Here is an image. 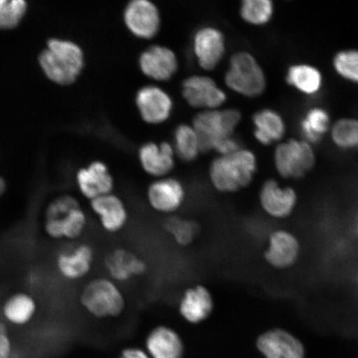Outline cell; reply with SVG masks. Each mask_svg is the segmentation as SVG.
Listing matches in <instances>:
<instances>
[{
  "mask_svg": "<svg viewBox=\"0 0 358 358\" xmlns=\"http://www.w3.org/2000/svg\"><path fill=\"white\" fill-rule=\"evenodd\" d=\"M80 303L97 317H115L124 310L125 302L122 291L114 280L96 278L85 286Z\"/></svg>",
  "mask_w": 358,
  "mask_h": 358,
  "instance_id": "5b68a950",
  "label": "cell"
},
{
  "mask_svg": "<svg viewBox=\"0 0 358 358\" xmlns=\"http://www.w3.org/2000/svg\"><path fill=\"white\" fill-rule=\"evenodd\" d=\"M48 78L61 85L75 82L83 67V53L73 43L52 39L39 58Z\"/></svg>",
  "mask_w": 358,
  "mask_h": 358,
  "instance_id": "7a4b0ae2",
  "label": "cell"
},
{
  "mask_svg": "<svg viewBox=\"0 0 358 358\" xmlns=\"http://www.w3.org/2000/svg\"><path fill=\"white\" fill-rule=\"evenodd\" d=\"M241 120V112L236 109L219 108L200 111L192 124L198 134L201 153L214 151L219 143L234 136Z\"/></svg>",
  "mask_w": 358,
  "mask_h": 358,
  "instance_id": "277c9868",
  "label": "cell"
},
{
  "mask_svg": "<svg viewBox=\"0 0 358 358\" xmlns=\"http://www.w3.org/2000/svg\"><path fill=\"white\" fill-rule=\"evenodd\" d=\"M78 189L85 199L91 201L113 192L115 179L105 162L92 161L87 166L80 168L76 174Z\"/></svg>",
  "mask_w": 358,
  "mask_h": 358,
  "instance_id": "5bb4252c",
  "label": "cell"
},
{
  "mask_svg": "<svg viewBox=\"0 0 358 358\" xmlns=\"http://www.w3.org/2000/svg\"><path fill=\"white\" fill-rule=\"evenodd\" d=\"M241 148L239 141L234 136H232L219 143L217 147L215 148L214 151H216L219 155H227L234 153Z\"/></svg>",
  "mask_w": 358,
  "mask_h": 358,
  "instance_id": "e575fe53",
  "label": "cell"
},
{
  "mask_svg": "<svg viewBox=\"0 0 358 358\" xmlns=\"http://www.w3.org/2000/svg\"><path fill=\"white\" fill-rule=\"evenodd\" d=\"M123 20L129 32L142 40L155 38L162 22L159 8L152 0H129L124 7Z\"/></svg>",
  "mask_w": 358,
  "mask_h": 358,
  "instance_id": "ba28073f",
  "label": "cell"
},
{
  "mask_svg": "<svg viewBox=\"0 0 358 358\" xmlns=\"http://www.w3.org/2000/svg\"><path fill=\"white\" fill-rule=\"evenodd\" d=\"M37 304L31 295L17 293L8 298L3 304V313L10 324L22 326L29 324L35 315Z\"/></svg>",
  "mask_w": 358,
  "mask_h": 358,
  "instance_id": "4316f807",
  "label": "cell"
},
{
  "mask_svg": "<svg viewBox=\"0 0 358 358\" xmlns=\"http://www.w3.org/2000/svg\"><path fill=\"white\" fill-rule=\"evenodd\" d=\"M187 192L178 178L164 177L155 179L147 189V200L155 211L172 214L185 204Z\"/></svg>",
  "mask_w": 358,
  "mask_h": 358,
  "instance_id": "7c38bea8",
  "label": "cell"
},
{
  "mask_svg": "<svg viewBox=\"0 0 358 358\" xmlns=\"http://www.w3.org/2000/svg\"><path fill=\"white\" fill-rule=\"evenodd\" d=\"M87 224V214L80 206L56 217L45 219L44 231L52 239L75 240L82 236Z\"/></svg>",
  "mask_w": 358,
  "mask_h": 358,
  "instance_id": "d6986e66",
  "label": "cell"
},
{
  "mask_svg": "<svg viewBox=\"0 0 358 358\" xmlns=\"http://www.w3.org/2000/svg\"><path fill=\"white\" fill-rule=\"evenodd\" d=\"M147 348L153 358H182L183 345L179 336L166 327L152 331L147 339Z\"/></svg>",
  "mask_w": 358,
  "mask_h": 358,
  "instance_id": "cb8c5ba5",
  "label": "cell"
},
{
  "mask_svg": "<svg viewBox=\"0 0 358 358\" xmlns=\"http://www.w3.org/2000/svg\"><path fill=\"white\" fill-rule=\"evenodd\" d=\"M315 151L306 141L289 140L275 148L274 164L277 173L284 178L299 179L315 167Z\"/></svg>",
  "mask_w": 358,
  "mask_h": 358,
  "instance_id": "8992f818",
  "label": "cell"
},
{
  "mask_svg": "<svg viewBox=\"0 0 358 358\" xmlns=\"http://www.w3.org/2000/svg\"><path fill=\"white\" fill-rule=\"evenodd\" d=\"M138 158L142 169L156 179L168 177L176 168V152L166 141L145 143L138 149Z\"/></svg>",
  "mask_w": 358,
  "mask_h": 358,
  "instance_id": "4fadbf2b",
  "label": "cell"
},
{
  "mask_svg": "<svg viewBox=\"0 0 358 358\" xmlns=\"http://www.w3.org/2000/svg\"><path fill=\"white\" fill-rule=\"evenodd\" d=\"M329 122V115L324 108L315 107L308 110L299 127L303 141L310 145L319 143L328 132Z\"/></svg>",
  "mask_w": 358,
  "mask_h": 358,
  "instance_id": "83f0119b",
  "label": "cell"
},
{
  "mask_svg": "<svg viewBox=\"0 0 358 358\" xmlns=\"http://www.w3.org/2000/svg\"><path fill=\"white\" fill-rule=\"evenodd\" d=\"M192 49L196 64L201 69L207 71H213L221 64L225 56V36L217 27H201L192 37Z\"/></svg>",
  "mask_w": 358,
  "mask_h": 358,
  "instance_id": "9c48e42d",
  "label": "cell"
},
{
  "mask_svg": "<svg viewBox=\"0 0 358 358\" xmlns=\"http://www.w3.org/2000/svg\"><path fill=\"white\" fill-rule=\"evenodd\" d=\"M259 201L268 217L284 219L294 212L298 196L292 187H282L275 179L271 178L263 183L259 190Z\"/></svg>",
  "mask_w": 358,
  "mask_h": 358,
  "instance_id": "9a60e30c",
  "label": "cell"
},
{
  "mask_svg": "<svg viewBox=\"0 0 358 358\" xmlns=\"http://www.w3.org/2000/svg\"><path fill=\"white\" fill-rule=\"evenodd\" d=\"M258 170L257 157L245 148L227 155H218L210 164L208 176L219 192L234 194L252 182Z\"/></svg>",
  "mask_w": 358,
  "mask_h": 358,
  "instance_id": "6da1fadb",
  "label": "cell"
},
{
  "mask_svg": "<svg viewBox=\"0 0 358 358\" xmlns=\"http://www.w3.org/2000/svg\"><path fill=\"white\" fill-rule=\"evenodd\" d=\"M7 190V182L6 179L0 176V199L6 194Z\"/></svg>",
  "mask_w": 358,
  "mask_h": 358,
  "instance_id": "8d00e7d4",
  "label": "cell"
},
{
  "mask_svg": "<svg viewBox=\"0 0 358 358\" xmlns=\"http://www.w3.org/2000/svg\"><path fill=\"white\" fill-rule=\"evenodd\" d=\"M120 358H150L146 353L140 350V349L131 348L127 349L122 353Z\"/></svg>",
  "mask_w": 358,
  "mask_h": 358,
  "instance_id": "d590c367",
  "label": "cell"
},
{
  "mask_svg": "<svg viewBox=\"0 0 358 358\" xmlns=\"http://www.w3.org/2000/svg\"><path fill=\"white\" fill-rule=\"evenodd\" d=\"M173 146L176 157L190 163L201 153L200 141L192 124H180L174 129Z\"/></svg>",
  "mask_w": 358,
  "mask_h": 358,
  "instance_id": "484cf974",
  "label": "cell"
},
{
  "mask_svg": "<svg viewBox=\"0 0 358 358\" xmlns=\"http://www.w3.org/2000/svg\"><path fill=\"white\" fill-rule=\"evenodd\" d=\"M240 15L250 25L263 26L268 24L274 13L272 0H241Z\"/></svg>",
  "mask_w": 358,
  "mask_h": 358,
  "instance_id": "f1b7e54d",
  "label": "cell"
},
{
  "mask_svg": "<svg viewBox=\"0 0 358 358\" xmlns=\"http://www.w3.org/2000/svg\"><path fill=\"white\" fill-rule=\"evenodd\" d=\"M105 266L112 280L118 282H127L147 271L146 263L142 259L122 248L115 249L107 256Z\"/></svg>",
  "mask_w": 358,
  "mask_h": 358,
  "instance_id": "ffe728a7",
  "label": "cell"
},
{
  "mask_svg": "<svg viewBox=\"0 0 358 358\" xmlns=\"http://www.w3.org/2000/svg\"><path fill=\"white\" fill-rule=\"evenodd\" d=\"M94 250L91 245L80 244L73 252H62L57 257V268L64 278L78 280L92 271Z\"/></svg>",
  "mask_w": 358,
  "mask_h": 358,
  "instance_id": "44dd1931",
  "label": "cell"
},
{
  "mask_svg": "<svg viewBox=\"0 0 358 358\" xmlns=\"http://www.w3.org/2000/svg\"><path fill=\"white\" fill-rule=\"evenodd\" d=\"M254 136L259 144L268 146L282 140L285 124L279 113L271 109H262L254 114Z\"/></svg>",
  "mask_w": 358,
  "mask_h": 358,
  "instance_id": "603a6c76",
  "label": "cell"
},
{
  "mask_svg": "<svg viewBox=\"0 0 358 358\" xmlns=\"http://www.w3.org/2000/svg\"><path fill=\"white\" fill-rule=\"evenodd\" d=\"M337 73L349 82L358 83V51L344 50L336 55L333 62Z\"/></svg>",
  "mask_w": 358,
  "mask_h": 358,
  "instance_id": "1f68e13d",
  "label": "cell"
},
{
  "mask_svg": "<svg viewBox=\"0 0 358 358\" xmlns=\"http://www.w3.org/2000/svg\"><path fill=\"white\" fill-rule=\"evenodd\" d=\"M182 96L187 105L200 111L222 108L227 100L226 92L207 75H192L185 79Z\"/></svg>",
  "mask_w": 358,
  "mask_h": 358,
  "instance_id": "52a82bcc",
  "label": "cell"
},
{
  "mask_svg": "<svg viewBox=\"0 0 358 358\" xmlns=\"http://www.w3.org/2000/svg\"><path fill=\"white\" fill-rule=\"evenodd\" d=\"M213 310V299L203 285H196L185 291L179 306V311L187 321L199 324L208 319Z\"/></svg>",
  "mask_w": 358,
  "mask_h": 358,
  "instance_id": "7402d4cb",
  "label": "cell"
},
{
  "mask_svg": "<svg viewBox=\"0 0 358 358\" xmlns=\"http://www.w3.org/2000/svg\"><path fill=\"white\" fill-rule=\"evenodd\" d=\"M224 82L231 91L249 98L261 96L266 88L262 67L252 55L244 51L231 57Z\"/></svg>",
  "mask_w": 358,
  "mask_h": 358,
  "instance_id": "3957f363",
  "label": "cell"
},
{
  "mask_svg": "<svg viewBox=\"0 0 358 358\" xmlns=\"http://www.w3.org/2000/svg\"><path fill=\"white\" fill-rule=\"evenodd\" d=\"M334 144L342 150L358 149V120L342 119L334 124L331 131Z\"/></svg>",
  "mask_w": 358,
  "mask_h": 358,
  "instance_id": "f546056e",
  "label": "cell"
},
{
  "mask_svg": "<svg viewBox=\"0 0 358 358\" xmlns=\"http://www.w3.org/2000/svg\"><path fill=\"white\" fill-rule=\"evenodd\" d=\"M286 82L299 92L313 95L320 91L323 78L316 67L307 64L291 66L286 75Z\"/></svg>",
  "mask_w": 358,
  "mask_h": 358,
  "instance_id": "d4e9b609",
  "label": "cell"
},
{
  "mask_svg": "<svg viewBox=\"0 0 358 358\" xmlns=\"http://www.w3.org/2000/svg\"><path fill=\"white\" fill-rule=\"evenodd\" d=\"M136 105L143 122L152 125L166 122L171 117L174 107L170 94L153 84L138 90Z\"/></svg>",
  "mask_w": 358,
  "mask_h": 358,
  "instance_id": "30bf717a",
  "label": "cell"
},
{
  "mask_svg": "<svg viewBox=\"0 0 358 358\" xmlns=\"http://www.w3.org/2000/svg\"><path fill=\"white\" fill-rule=\"evenodd\" d=\"M143 75L155 82H168L178 70V59L173 49L155 44L141 52L138 60Z\"/></svg>",
  "mask_w": 358,
  "mask_h": 358,
  "instance_id": "8fae6325",
  "label": "cell"
},
{
  "mask_svg": "<svg viewBox=\"0 0 358 358\" xmlns=\"http://www.w3.org/2000/svg\"><path fill=\"white\" fill-rule=\"evenodd\" d=\"M10 0H0V6H3V4L7 3Z\"/></svg>",
  "mask_w": 358,
  "mask_h": 358,
  "instance_id": "74e56055",
  "label": "cell"
},
{
  "mask_svg": "<svg viewBox=\"0 0 358 358\" xmlns=\"http://www.w3.org/2000/svg\"><path fill=\"white\" fill-rule=\"evenodd\" d=\"M301 253L297 237L285 230H277L268 236L265 259L272 267L284 270L294 265Z\"/></svg>",
  "mask_w": 358,
  "mask_h": 358,
  "instance_id": "2e32d148",
  "label": "cell"
},
{
  "mask_svg": "<svg viewBox=\"0 0 358 358\" xmlns=\"http://www.w3.org/2000/svg\"><path fill=\"white\" fill-rule=\"evenodd\" d=\"M164 227L179 245H190L199 234V224L191 219L170 217L165 222Z\"/></svg>",
  "mask_w": 358,
  "mask_h": 358,
  "instance_id": "4dcf8cb0",
  "label": "cell"
},
{
  "mask_svg": "<svg viewBox=\"0 0 358 358\" xmlns=\"http://www.w3.org/2000/svg\"><path fill=\"white\" fill-rule=\"evenodd\" d=\"M12 343L6 324L0 322V358H10Z\"/></svg>",
  "mask_w": 358,
  "mask_h": 358,
  "instance_id": "836d02e7",
  "label": "cell"
},
{
  "mask_svg": "<svg viewBox=\"0 0 358 358\" xmlns=\"http://www.w3.org/2000/svg\"><path fill=\"white\" fill-rule=\"evenodd\" d=\"M25 0H10L0 6V29L15 28L26 12Z\"/></svg>",
  "mask_w": 358,
  "mask_h": 358,
  "instance_id": "d6a6232c",
  "label": "cell"
},
{
  "mask_svg": "<svg viewBox=\"0 0 358 358\" xmlns=\"http://www.w3.org/2000/svg\"><path fill=\"white\" fill-rule=\"evenodd\" d=\"M257 348L266 358H304V348L286 331H268L258 338Z\"/></svg>",
  "mask_w": 358,
  "mask_h": 358,
  "instance_id": "ac0fdd59",
  "label": "cell"
},
{
  "mask_svg": "<svg viewBox=\"0 0 358 358\" xmlns=\"http://www.w3.org/2000/svg\"><path fill=\"white\" fill-rule=\"evenodd\" d=\"M90 207L99 217L101 225L106 231L116 234L127 226L129 218L127 206L113 192L90 201Z\"/></svg>",
  "mask_w": 358,
  "mask_h": 358,
  "instance_id": "e0dca14e",
  "label": "cell"
}]
</instances>
